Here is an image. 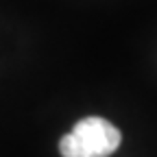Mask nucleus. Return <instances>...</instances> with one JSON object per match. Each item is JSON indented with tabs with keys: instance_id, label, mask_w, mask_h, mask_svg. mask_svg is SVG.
Here are the masks:
<instances>
[{
	"instance_id": "nucleus-1",
	"label": "nucleus",
	"mask_w": 157,
	"mask_h": 157,
	"mask_svg": "<svg viewBox=\"0 0 157 157\" xmlns=\"http://www.w3.org/2000/svg\"><path fill=\"white\" fill-rule=\"evenodd\" d=\"M122 135L105 118H83L74 129L61 137L59 153L61 157H109L118 151Z\"/></svg>"
}]
</instances>
